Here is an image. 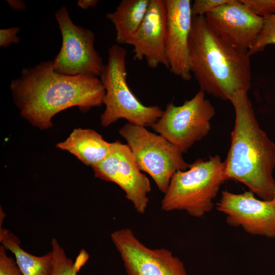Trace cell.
<instances>
[{
	"mask_svg": "<svg viewBox=\"0 0 275 275\" xmlns=\"http://www.w3.org/2000/svg\"><path fill=\"white\" fill-rule=\"evenodd\" d=\"M10 87L21 117L41 129L52 127L53 116L66 109L77 106L86 113L101 106L105 93L98 77L58 73L52 60L23 68Z\"/></svg>",
	"mask_w": 275,
	"mask_h": 275,
	"instance_id": "6da1fadb",
	"label": "cell"
},
{
	"mask_svg": "<svg viewBox=\"0 0 275 275\" xmlns=\"http://www.w3.org/2000/svg\"><path fill=\"white\" fill-rule=\"evenodd\" d=\"M230 101L235 119L224 161L226 179L243 183L260 199L271 200L275 190V144L260 128L247 92H236Z\"/></svg>",
	"mask_w": 275,
	"mask_h": 275,
	"instance_id": "7a4b0ae2",
	"label": "cell"
},
{
	"mask_svg": "<svg viewBox=\"0 0 275 275\" xmlns=\"http://www.w3.org/2000/svg\"><path fill=\"white\" fill-rule=\"evenodd\" d=\"M189 67L200 90L230 101L236 92H248L251 83L250 56L222 40L205 15L193 16L188 39Z\"/></svg>",
	"mask_w": 275,
	"mask_h": 275,
	"instance_id": "3957f363",
	"label": "cell"
},
{
	"mask_svg": "<svg viewBox=\"0 0 275 275\" xmlns=\"http://www.w3.org/2000/svg\"><path fill=\"white\" fill-rule=\"evenodd\" d=\"M224 163L218 155L198 159L185 171L173 176L161 202L166 211L184 210L201 217L213 208L214 199L226 181Z\"/></svg>",
	"mask_w": 275,
	"mask_h": 275,
	"instance_id": "277c9868",
	"label": "cell"
},
{
	"mask_svg": "<svg viewBox=\"0 0 275 275\" xmlns=\"http://www.w3.org/2000/svg\"><path fill=\"white\" fill-rule=\"evenodd\" d=\"M126 49L114 44L108 50L107 63L100 75L105 90V110L101 124L107 127L120 119L139 126L151 127L162 116L158 106H146L131 91L127 82Z\"/></svg>",
	"mask_w": 275,
	"mask_h": 275,
	"instance_id": "5b68a950",
	"label": "cell"
},
{
	"mask_svg": "<svg viewBox=\"0 0 275 275\" xmlns=\"http://www.w3.org/2000/svg\"><path fill=\"white\" fill-rule=\"evenodd\" d=\"M126 141L141 171L149 174L162 193L167 191L173 175L189 166L183 153L163 136L144 126L127 123L119 131Z\"/></svg>",
	"mask_w": 275,
	"mask_h": 275,
	"instance_id": "8992f818",
	"label": "cell"
},
{
	"mask_svg": "<svg viewBox=\"0 0 275 275\" xmlns=\"http://www.w3.org/2000/svg\"><path fill=\"white\" fill-rule=\"evenodd\" d=\"M215 114L214 106L200 90L181 105L168 103L151 127L184 153L208 134Z\"/></svg>",
	"mask_w": 275,
	"mask_h": 275,
	"instance_id": "52a82bcc",
	"label": "cell"
},
{
	"mask_svg": "<svg viewBox=\"0 0 275 275\" xmlns=\"http://www.w3.org/2000/svg\"><path fill=\"white\" fill-rule=\"evenodd\" d=\"M54 15L62 37L60 50L52 60L55 72L68 76H100L105 65L94 47L93 32L75 24L65 6Z\"/></svg>",
	"mask_w": 275,
	"mask_h": 275,
	"instance_id": "ba28073f",
	"label": "cell"
},
{
	"mask_svg": "<svg viewBox=\"0 0 275 275\" xmlns=\"http://www.w3.org/2000/svg\"><path fill=\"white\" fill-rule=\"evenodd\" d=\"M92 168L96 178L117 184L137 212L143 214L146 211L148 194L151 190L150 182L141 172L127 144L118 140L111 143L106 157Z\"/></svg>",
	"mask_w": 275,
	"mask_h": 275,
	"instance_id": "9c48e42d",
	"label": "cell"
},
{
	"mask_svg": "<svg viewBox=\"0 0 275 275\" xmlns=\"http://www.w3.org/2000/svg\"><path fill=\"white\" fill-rule=\"evenodd\" d=\"M111 237L127 275H188L183 262L172 252L147 247L129 228L115 231Z\"/></svg>",
	"mask_w": 275,
	"mask_h": 275,
	"instance_id": "30bf717a",
	"label": "cell"
},
{
	"mask_svg": "<svg viewBox=\"0 0 275 275\" xmlns=\"http://www.w3.org/2000/svg\"><path fill=\"white\" fill-rule=\"evenodd\" d=\"M215 207L228 224L252 235L275 238V206L271 200L258 199L250 190L234 194L226 190Z\"/></svg>",
	"mask_w": 275,
	"mask_h": 275,
	"instance_id": "8fae6325",
	"label": "cell"
},
{
	"mask_svg": "<svg viewBox=\"0 0 275 275\" xmlns=\"http://www.w3.org/2000/svg\"><path fill=\"white\" fill-rule=\"evenodd\" d=\"M205 17L217 36L242 53L248 52L263 23V17L255 14L240 0H231L207 13Z\"/></svg>",
	"mask_w": 275,
	"mask_h": 275,
	"instance_id": "7c38bea8",
	"label": "cell"
},
{
	"mask_svg": "<svg viewBox=\"0 0 275 275\" xmlns=\"http://www.w3.org/2000/svg\"><path fill=\"white\" fill-rule=\"evenodd\" d=\"M167 10L166 0H150L146 14L127 44L133 47L134 59H145L147 66L169 69L166 56Z\"/></svg>",
	"mask_w": 275,
	"mask_h": 275,
	"instance_id": "4fadbf2b",
	"label": "cell"
},
{
	"mask_svg": "<svg viewBox=\"0 0 275 275\" xmlns=\"http://www.w3.org/2000/svg\"><path fill=\"white\" fill-rule=\"evenodd\" d=\"M167 10L166 56L169 70L184 80L192 74L189 67L188 39L192 14L189 0H166Z\"/></svg>",
	"mask_w": 275,
	"mask_h": 275,
	"instance_id": "5bb4252c",
	"label": "cell"
},
{
	"mask_svg": "<svg viewBox=\"0 0 275 275\" xmlns=\"http://www.w3.org/2000/svg\"><path fill=\"white\" fill-rule=\"evenodd\" d=\"M110 146L111 143L94 130L80 128L74 129L66 140L56 145L58 148L69 152L91 167L106 157Z\"/></svg>",
	"mask_w": 275,
	"mask_h": 275,
	"instance_id": "9a60e30c",
	"label": "cell"
},
{
	"mask_svg": "<svg viewBox=\"0 0 275 275\" xmlns=\"http://www.w3.org/2000/svg\"><path fill=\"white\" fill-rule=\"evenodd\" d=\"M150 0H122L116 10L106 15L114 25L116 41L127 44L142 23L146 14Z\"/></svg>",
	"mask_w": 275,
	"mask_h": 275,
	"instance_id": "2e32d148",
	"label": "cell"
},
{
	"mask_svg": "<svg viewBox=\"0 0 275 275\" xmlns=\"http://www.w3.org/2000/svg\"><path fill=\"white\" fill-rule=\"evenodd\" d=\"M0 242L14 255L23 275H50L53 265L51 250L41 256L29 254L20 247V240L17 236L1 226Z\"/></svg>",
	"mask_w": 275,
	"mask_h": 275,
	"instance_id": "e0dca14e",
	"label": "cell"
},
{
	"mask_svg": "<svg viewBox=\"0 0 275 275\" xmlns=\"http://www.w3.org/2000/svg\"><path fill=\"white\" fill-rule=\"evenodd\" d=\"M53 265L50 275H78L77 272L87 262L89 255L81 250L73 262L69 258L56 238L51 240Z\"/></svg>",
	"mask_w": 275,
	"mask_h": 275,
	"instance_id": "ac0fdd59",
	"label": "cell"
},
{
	"mask_svg": "<svg viewBox=\"0 0 275 275\" xmlns=\"http://www.w3.org/2000/svg\"><path fill=\"white\" fill-rule=\"evenodd\" d=\"M270 44H275V14L263 17L261 31L248 53L252 56L262 51Z\"/></svg>",
	"mask_w": 275,
	"mask_h": 275,
	"instance_id": "d6986e66",
	"label": "cell"
},
{
	"mask_svg": "<svg viewBox=\"0 0 275 275\" xmlns=\"http://www.w3.org/2000/svg\"><path fill=\"white\" fill-rule=\"evenodd\" d=\"M255 14L266 17L275 14V0H240Z\"/></svg>",
	"mask_w": 275,
	"mask_h": 275,
	"instance_id": "ffe728a7",
	"label": "cell"
},
{
	"mask_svg": "<svg viewBox=\"0 0 275 275\" xmlns=\"http://www.w3.org/2000/svg\"><path fill=\"white\" fill-rule=\"evenodd\" d=\"M231 0H195L191 4L193 16H203L217 7L229 3Z\"/></svg>",
	"mask_w": 275,
	"mask_h": 275,
	"instance_id": "44dd1931",
	"label": "cell"
},
{
	"mask_svg": "<svg viewBox=\"0 0 275 275\" xmlns=\"http://www.w3.org/2000/svg\"><path fill=\"white\" fill-rule=\"evenodd\" d=\"M3 245L0 246V275H23L17 262L9 257Z\"/></svg>",
	"mask_w": 275,
	"mask_h": 275,
	"instance_id": "7402d4cb",
	"label": "cell"
},
{
	"mask_svg": "<svg viewBox=\"0 0 275 275\" xmlns=\"http://www.w3.org/2000/svg\"><path fill=\"white\" fill-rule=\"evenodd\" d=\"M20 31L19 26H13L6 29L0 30V46L6 47L10 44H18L20 38L17 36Z\"/></svg>",
	"mask_w": 275,
	"mask_h": 275,
	"instance_id": "603a6c76",
	"label": "cell"
},
{
	"mask_svg": "<svg viewBox=\"0 0 275 275\" xmlns=\"http://www.w3.org/2000/svg\"><path fill=\"white\" fill-rule=\"evenodd\" d=\"M6 1L13 10H24L26 9V5L23 1L7 0Z\"/></svg>",
	"mask_w": 275,
	"mask_h": 275,
	"instance_id": "cb8c5ba5",
	"label": "cell"
},
{
	"mask_svg": "<svg viewBox=\"0 0 275 275\" xmlns=\"http://www.w3.org/2000/svg\"><path fill=\"white\" fill-rule=\"evenodd\" d=\"M98 2V0H78L77 5L80 8L86 10L89 8L95 7Z\"/></svg>",
	"mask_w": 275,
	"mask_h": 275,
	"instance_id": "d4e9b609",
	"label": "cell"
},
{
	"mask_svg": "<svg viewBox=\"0 0 275 275\" xmlns=\"http://www.w3.org/2000/svg\"><path fill=\"white\" fill-rule=\"evenodd\" d=\"M271 201L272 203H273V204L274 205V206H275V190L273 193V197L272 199L271 200Z\"/></svg>",
	"mask_w": 275,
	"mask_h": 275,
	"instance_id": "484cf974",
	"label": "cell"
}]
</instances>
